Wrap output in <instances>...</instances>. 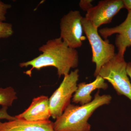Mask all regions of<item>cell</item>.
Returning a JSON list of instances; mask_svg holds the SVG:
<instances>
[{
    "mask_svg": "<svg viewBox=\"0 0 131 131\" xmlns=\"http://www.w3.org/2000/svg\"><path fill=\"white\" fill-rule=\"evenodd\" d=\"M98 32L105 39L117 34L115 43L117 54L124 57L127 49L131 46V10L128 11L126 18L121 24L114 27L101 28Z\"/></svg>",
    "mask_w": 131,
    "mask_h": 131,
    "instance_id": "cell-8",
    "label": "cell"
},
{
    "mask_svg": "<svg viewBox=\"0 0 131 131\" xmlns=\"http://www.w3.org/2000/svg\"><path fill=\"white\" fill-rule=\"evenodd\" d=\"M82 16L80 11L71 10L61 18L60 22V37L69 47L76 49L86 39L83 35Z\"/></svg>",
    "mask_w": 131,
    "mask_h": 131,
    "instance_id": "cell-6",
    "label": "cell"
},
{
    "mask_svg": "<svg viewBox=\"0 0 131 131\" xmlns=\"http://www.w3.org/2000/svg\"><path fill=\"white\" fill-rule=\"evenodd\" d=\"M124 8L128 11L131 10V0H123Z\"/></svg>",
    "mask_w": 131,
    "mask_h": 131,
    "instance_id": "cell-17",
    "label": "cell"
},
{
    "mask_svg": "<svg viewBox=\"0 0 131 131\" xmlns=\"http://www.w3.org/2000/svg\"><path fill=\"white\" fill-rule=\"evenodd\" d=\"M123 0H103L87 12L85 18L94 28L111 22L113 18L124 8Z\"/></svg>",
    "mask_w": 131,
    "mask_h": 131,
    "instance_id": "cell-7",
    "label": "cell"
},
{
    "mask_svg": "<svg viewBox=\"0 0 131 131\" xmlns=\"http://www.w3.org/2000/svg\"><path fill=\"white\" fill-rule=\"evenodd\" d=\"M112 99L110 95H101L99 90L90 103L81 106L70 104L54 122V131H90L89 118L98 108L110 104Z\"/></svg>",
    "mask_w": 131,
    "mask_h": 131,
    "instance_id": "cell-2",
    "label": "cell"
},
{
    "mask_svg": "<svg viewBox=\"0 0 131 131\" xmlns=\"http://www.w3.org/2000/svg\"><path fill=\"white\" fill-rule=\"evenodd\" d=\"M16 93L12 87L0 88V105L3 107L11 106L15 100L17 99Z\"/></svg>",
    "mask_w": 131,
    "mask_h": 131,
    "instance_id": "cell-12",
    "label": "cell"
},
{
    "mask_svg": "<svg viewBox=\"0 0 131 131\" xmlns=\"http://www.w3.org/2000/svg\"><path fill=\"white\" fill-rule=\"evenodd\" d=\"M127 63L117 53L101 68L98 75L112 84L118 95L131 101V82L127 72Z\"/></svg>",
    "mask_w": 131,
    "mask_h": 131,
    "instance_id": "cell-3",
    "label": "cell"
},
{
    "mask_svg": "<svg viewBox=\"0 0 131 131\" xmlns=\"http://www.w3.org/2000/svg\"><path fill=\"white\" fill-rule=\"evenodd\" d=\"M42 52L38 56L30 61L20 63V68L31 66L25 74L31 77L34 69L40 70L45 67H55L59 77L66 75L71 69L78 66L79 56L76 49L69 47L60 37L48 40L39 48Z\"/></svg>",
    "mask_w": 131,
    "mask_h": 131,
    "instance_id": "cell-1",
    "label": "cell"
},
{
    "mask_svg": "<svg viewBox=\"0 0 131 131\" xmlns=\"http://www.w3.org/2000/svg\"><path fill=\"white\" fill-rule=\"evenodd\" d=\"M51 117L49 98L44 95L34 98L25 112L15 116L16 119L30 121L49 120Z\"/></svg>",
    "mask_w": 131,
    "mask_h": 131,
    "instance_id": "cell-9",
    "label": "cell"
},
{
    "mask_svg": "<svg viewBox=\"0 0 131 131\" xmlns=\"http://www.w3.org/2000/svg\"><path fill=\"white\" fill-rule=\"evenodd\" d=\"M94 81L89 83H80L78 84L77 88L72 97V102L79 103L83 105L90 103L92 101L91 94L96 89L106 90L108 88V84L105 80L99 75L96 76Z\"/></svg>",
    "mask_w": 131,
    "mask_h": 131,
    "instance_id": "cell-11",
    "label": "cell"
},
{
    "mask_svg": "<svg viewBox=\"0 0 131 131\" xmlns=\"http://www.w3.org/2000/svg\"><path fill=\"white\" fill-rule=\"evenodd\" d=\"M8 107H3L0 109V119H6L10 121L14 120L16 119L15 117L10 116L7 113Z\"/></svg>",
    "mask_w": 131,
    "mask_h": 131,
    "instance_id": "cell-16",
    "label": "cell"
},
{
    "mask_svg": "<svg viewBox=\"0 0 131 131\" xmlns=\"http://www.w3.org/2000/svg\"><path fill=\"white\" fill-rule=\"evenodd\" d=\"M13 25L0 21V39L10 37L13 34Z\"/></svg>",
    "mask_w": 131,
    "mask_h": 131,
    "instance_id": "cell-13",
    "label": "cell"
},
{
    "mask_svg": "<svg viewBox=\"0 0 131 131\" xmlns=\"http://www.w3.org/2000/svg\"><path fill=\"white\" fill-rule=\"evenodd\" d=\"M79 70L75 69L64 77L60 86L49 98L50 112L52 118L61 116L70 104L71 99L77 88Z\"/></svg>",
    "mask_w": 131,
    "mask_h": 131,
    "instance_id": "cell-5",
    "label": "cell"
},
{
    "mask_svg": "<svg viewBox=\"0 0 131 131\" xmlns=\"http://www.w3.org/2000/svg\"><path fill=\"white\" fill-rule=\"evenodd\" d=\"M126 70L127 75L130 79L131 81V62L127 63Z\"/></svg>",
    "mask_w": 131,
    "mask_h": 131,
    "instance_id": "cell-18",
    "label": "cell"
},
{
    "mask_svg": "<svg viewBox=\"0 0 131 131\" xmlns=\"http://www.w3.org/2000/svg\"><path fill=\"white\" fill-rule=\"evenodd\" d=\"M82 25L92 49V61L95 64L94 75L96 77L102 66L115 56V47L108 39H102L98 29L94 28L85 17L82 19Z\"/></svg>",
    "mask_w": 131,
    "mask_h": 131,
    "instance_id": "cell-4",
    "label": "cell"
},
{
    "mask_svg": "<svg viewBox=\"0 0 131 131\" xmlns=\"http://www.w3.org/2000/svg\"><path fill=\"white\" fill-rule=\"evenodd\" d=\"M12 7L10 4H7L0 1V21H4L6 20V15L8 10Z\"/></svg>",
    "mask_w": 131,
    "mask_h": 131,
    "instance_id": "cell-14",
    "label": "cell"
},
{
    "mask_svg": "<svg viewBox=\"0 0 131 131\" xmlns=\"http://www.w3.org/2000/svg\"><path fill=\"white\" fill-rule=\"evenodd\" d=\"M93 1V0H81L79 6L83 11L87 12L93 7L91 3Z\"/></svg>",
    "mask_w": 131,
    "mask_h": 131,
    "instance_id": "cell-15",
    "label": "cell"
},
{
    "mask_svg": "<svg viewBox=\"0 0 131 131\" xmlns=\"http://www.w3.org/2000/svg\"><path fill=\"white\" fill-rule=\"evenodd\" d=\"M0 131H54V122L50 120L30 121L16 119L0 122Z\"/></svg>",
    "mask_w": 131,
    "mask_h": 131,
    "instance_id": "cell-10",
    "label": "cell"
}]
</instances>
